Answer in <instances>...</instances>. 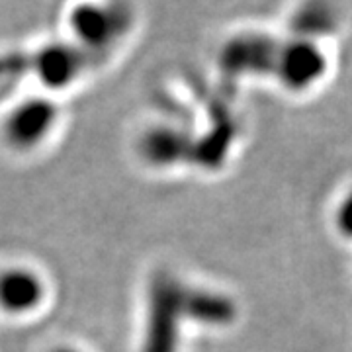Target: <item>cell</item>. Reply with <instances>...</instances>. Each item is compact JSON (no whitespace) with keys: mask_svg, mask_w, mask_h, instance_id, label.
Masks as SVG:
<instances>
[{"mask_svg":"<svg viewBox=\"0 0 352 352\" xmlns=\"http://www.w3.org/2000/svg\"><path fill=\"white\" fill-rule=\"evenodd\" d=\"M138 159L155 170H170L196 164V139L176 120L153 122L135 139Z\"/></svg>","mask_w":352,"mask_h":352,"instance_id":"obj_4","label":"cell"},{"mask_svg":"<svg viewBox=\"0 0 352 352\" xmlns=\"http://www.w3.org/2000/svg\"><path fill=\"white\" fill-rule=\"evenodd\" d=\"M139 352H180L184 327H231L239 307L223 289L157 268L149 278Z\"/></svg>","mask_w":352,"mask_h":352,"instance_id":"obj_1","label":"cell"},{"mask_svg":"<svg viewBox=\"0 0 352 352\" xmlns=\"http://www.w3.org/2000/svg\"><path fill=\"white\" fill-rule=\"evenodd\" d=\"M135 25L131 6L120 2H82L71 6L65 16L67 43L85 53L92 63H100L118 50Z\"/></svg>","mask_w":352,"mask_h":352,"instance_id":"obj_2","label":"cell"},{"mask_svg":"<svg viewBox=\"0 0 352 352\" xmlns=\"http://www.w3.org/2000/svg\"><path fill=\"white\" fill-rule=\"evenodd\" d=\"M50 300V284L32 264L0 266V314L10 319L38 315Z\"/></svg>","mask_w":352,"mask_h":352,"instance_id":"obj_5","label":"cell"},{"mask_svg":"<svg viewBox=\"0 0 352 352\" xmlns=\"http://www.w3.org/2000/svg\"><path fill=\"white\" fill-rule=\"evenodd\" d=\"M63 122L53 94H34L12 106L0 118V141L10 153L32 155L47 147Z\"/></svg>","mask_w":352,"mask_h":352,"instance_id":"obj_3","label":"cell"},{"mask_svg":"<svg viewBox=\"0 0 352 352\" xmlns=\"http://www.w3.org/2000/svg\"><path fill=\"white\" fill-rule=\"evenodd\" d=\"M335 226L342 237L352 239V188L342 194L335 210Z\"/></svg>","mask_w":352,"mask_h":352,"instance_id":"obj_7","label":"cell"},{"mask_svg":"<svg viewBox=\"0 0 352 352\" xmlns=\"http://www.w3.org/2000/svg\"><path fill=\"white\" fill-rule=\"evenodd\" d=\"M45 352H90L87 351L85 346H80V344H75V342H59V344H55V346H51Z\"/></svg>","mask_w":352,"mask_h":352,"instance_id":"obj_8","label":"cell"},{"mask_svg":"<svg viewBox=\"0 0 352 352\" xmlns=\"http://www.w3.org/2000/svg\"><path fill=\"white\" fill-rule=\"evenodd\" d=\"M36 59H38V50L0 53V80L18 75H32L34 78Z\"/></svg>","mask_w":352,"mask_h":352,"instance_id":"obj_6","label":"cell"}]
</instances>
